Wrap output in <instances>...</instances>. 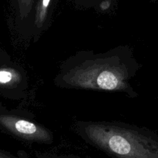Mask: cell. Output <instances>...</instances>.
<instances>
[{"instance_id":"6da1fadb","label":"cell","mask_w":158,"mask_h":158,"mask_svg":"<svg viewBox=\"0 0 158 158\" xmlns=\"http://www.w3.org/2000/svg\"><path fill=\"white\" fill-rule=\"evenodd\" d=\"M140 68L132 48L127 45L103 52L78 51L60 64L54 84L62 89L121 93L136 98L138 94L132 80Z\"/></svg>"},{"instance_id":"7a4b0ae2","label":"cell","mask_w":158,"mask_h":158,"mask_svg":"<svg viewBox=\"0 0 158 158\" xmlns=\"http://www.w3.org/2000/svg\"><path fill=\"white\" fill-rule=\"evenodd\" d=\"M73 130L112 158H158V135L145 127L120 121L78 120Z\"/></svg>"},{"instance_id":"3957f363","label":"cell","mask_w":158,"mask_h":158,"mask_svg":"<svg viewBox=\"0 0 158 158\" xmlns=\"http://www.w3.org/2000/svg\"><path fill=\"white\" fill-rule=\"evenodd\" d=\"M0 128L13 137L31 143L50 145L54 134L26 110H9L0 108Z\"/></svg>"},{"instance_id":"277c9868","label":"cell","mask_w":158,"mask_h":158,"mask_svg":"<svg viewBox=\"0 0 158 158\" xmlns=\"http://www.w3.org/2000/svg\"><path fill=\"white\" fill-rule=\"evenodd\" d=\"M29 79L22 66L5 57L0 63V92L7 98L20 100L27 97Z\"/></svg>"},{"instance_id":"5b68a950","label":"cell","mask_w":158,"mask_h":158,"mask_svg":"<svg viewBox=\"0 0 158 158\" xmlns=\"http://www.w3.org/2000/svg\"><path fill=\"white\" fill-rule=\"evenodd\" d=\"M52 0H37L30 29V37L37 41L50 23Z\"/></svg>"},{"instance_id":"8992f818","label":"cell","mask_w":158,"mask_h":158,"mask_svg":"<svg viewBox=\"0 0 158 158\" xmlns=\"http://www.w3.org/2000/svg\"><path fill=\"white\" fill-rule=\"evenodd\" d=\"M37 0H16V13L18 22L29 28L30 32L31 25L33 18L34 9Z\"/></svg>"},{"instance_id":"52a82bcc","label":"cell","mask_w":158,"mask_h":158,"mask_svg":"<svg viewBox=\"0 0 158 158\" xmlns=\"http://www.w3.org/2000/svg\"><path fill=\"white\" fill-rule=\"evenodd\" d=\"M35 156L36 158H86L75 154H59L46 152H35Z\"/></svg>"},{"instance_id":"ba28073f","label":"cell","mask_w":158,"mask_h":158,"mask_svg":"<svg viewBox=\"0 0 158 158\" xmlns=\"http://www.w3.org/2000/svg\"><path fill=\"white\" fill-rule=\"evenodd\" d=\"M0 158H29V155L24 151H20L16 155L0 151Z\"/></svg>"}]
</instances>
